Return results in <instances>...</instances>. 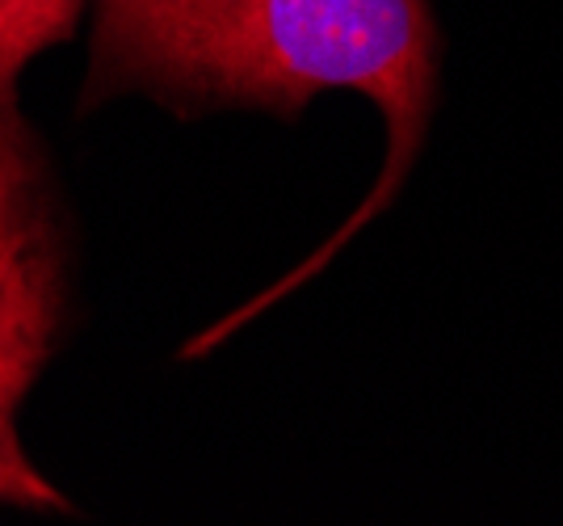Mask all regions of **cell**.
<instances>
[{
	"label": "cell",
	"instance_id": "3957f363",
	"mask_svg": "<svg viewBox=\"0 0 563 526\" xmlns=\"http://www.w3.org/2000/svg\"><path fill=\"white\" fill-rule=\"evenodd\" d=\"M80 0H0V85H13L38 51L76 30Z\"/></svg>",
	"mask_w": 563,
	"mask_h": 526
},
{
	"label": "cell",
	"instance_id": "6da1fadb",
	"mask_svg": "<svg viewBox=\"0 0 563 526\" xmlns=\"http://www.w3.org/2000/svg\"><path fill=\"white\" fill-rule=\"evenodd\" d=\"M97 89L249 101L299 114L316 94L353 89L387 122L375 190L286 287L391 207L417 165L438 80V34L424 0H97Z\"/></svg>",
	"mask_w": 563,
	"mask_h": 526
},
{
	"label": "cell",
	"instance_id": "7a4b0ae2",
	"mask_svg": "<svg viewBox=\"0 0 563 526\" xmlns=\"http://www.w3.org/2000/svg\"><path fill=\"white\" fill-rule=\"evenodd\" d=\"M64 316V249L47 173L13 85H0V417L38 380Z\"/></svg>",
	"mask_w": 563,
	"mask_h": 526
},
{
	"label": "cell",
	"instance_id": "277c9868",
	"mask_svg": "<svg viewBox=\"0 0 563 526\" xmlns=\"http://www.w3.org/2000/svg\"><path fill=\"white\" fill-rule=\"evenodd\" d=\"M0 502L9 505H30V509H68V502L47 484V476H38L30 468V459L22 454L13 417H0Z\"/></svg>",
	"mask_w": 563,
	"mask_h": 526
}]
</instances>
